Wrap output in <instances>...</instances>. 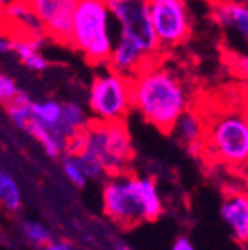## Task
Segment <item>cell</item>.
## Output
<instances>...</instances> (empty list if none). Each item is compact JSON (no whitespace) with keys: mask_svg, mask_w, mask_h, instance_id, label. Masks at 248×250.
I'll return each mask as SVG.
<instances>
[{"mask_svg":"<svg viewBox=\"0 0 248 250\" xmlns=\"http://www.w3.org/2000/svg\"><path fill=\"white\" fill-rule=\"evenodd\" d=\"M132 108L163 132H170L175 120L189 108V92L170 66L160 58L144 64L130 77Z\"/></svg>","mask_w":248,"mask_h":250,"instance_id":"1","label":"cell"},{"mask_svg":"<svg viewBox=\"0 0 248 250\" xmlns=\"http://www.w3.org/2000/svg\"><path fill=\"white\" fill-rule=\"evenodd\" d=\"M202 155L226 168L248 170V109L224 108L203 115Z\"/></svg>","mask_w":248,"mask_h":250,"instance_id":"2","label":"cell"},{"mask_svg":"<svg viewBox=\"0 0 248 250\" xmlns=\"http://www.w3.org/2000/svg\"><path fill=\"white\" fill-rule=\"evenodd\" d=\"M111 21L106 0H78L68 45L80 52L92 66H108L115 43Z\"/></svg>","mask_w":248,"mask_h":250,"instance_id":"3","label":"cell"},{"mask_svg":"<svg viewBox=\"0 0 248 250\" xmlns=\"http://www.w3.org/2000/svg\"><path fill=\"white\" fill-rule=\"evenodd\" d=\"M85 134L87 145L83 151L99 158L106 174H124L132 158L130 136L125 122H89Z\"/></svg>","mask_w":248,"mask_h":250,"instance_id":"4","label":"cell"},{"mask_svg":"<svg viewBox=\"0 0 248 250\" xmlns=\"http://www.w3.org/2000/svg\"><path fill=\"white\" fill-rule=\"evenodd\" d=\"M90 115L99 122H124L132 109L130 78L104 66L89 87Z\"/></svg>","mask_w":248,"mask_h":250,"instance_id":"5","label":"cell"},{"mask_svg":"<svg viewBox=\"0 0 248 250\" xmlns=\"http://www.w3.org/2000/svg\"><path fill=\"white\" fill-rule=\"evenodd\" d=\"M106 5L118 26V35L132 40L149 58L163 54L153 30L147 0H106Z\"/></svg>","mask_w":248,"mask_h":250,"instance_id":"6","label":"cell"},{"mask_svg":"<svg viewBox=\"0 0 248 250\" xmlns=\"http://www.w3.org/2000/svg\"><path fill=\"white\" fill-rule=\"evenodd\" d=\"M151 24L162 52L183 45L193 31V16L186 0H147Z\"/></svg>","mask_w":248,"mask_h":250,"instance_id":"7","label":"cell"},{"mask_svg":"<svg viewBox=\"0 0 248 250\" xmlns=\"http://www.w3.org/2000/svg\"><path fill=\"white\" fill-rule=\"evenodd\" d=\"M103 205L106 215L120 228H132L141 221H146L139 177L127 176L125 172L113 176L106 183L103 189Z\"/></svg>","mask_w":248,"mask_h":250,"instance_id":"8","label":"cell"},{"mask_svg":"<svg viewBox=\"0 0 248 250\" xmlns=\"http://www.w3.org/2000/svg\"><path fill=\"white\" fill-rule=\"evenodd\" d=\"M45 37L58 43L70 42L71 24L78 0H28Z\"/></svg>","mask_w":248,"mask_h":250,"instance_id":"9","label":"cell"},{"mask_svg":"<svg viewBox=\"0 0 248 250\" xmlns=\"http://www.w3.org/2000/svg\"><path fill=\"white\" fill-rule=\"evenodd\" d=\"M210 16L217 23V26L248 45V2L212 0Z\"/></svg>","mask_w":248,"mask_h":250,"instance_id":"10","label":"cell"},{"mask_svg":"<svg viewBox=\"0 0 248 250\" xmlns=\"http://www.w3.org/2000/svg\"><path fill=\"white\" fill-rule=\"evenodd\" d=\"M156 58H149L146 52L137 47L132 40L125 39V37L118 35L115 37V43H113L111 54L108 59V68L113 71H118L120 75L125 77H134L144 64L153 61Z\"/></svg>","mask_w":248,"mask_h":250,"instance_id":"11","label":"cell"},{"mask_svg":"<svg viewBox=\"0 0 248 250\" xmlns=\"http://www.w3.org/2000/svg\"><path fill=\"white\" fill-rule=\"evenodd\" d=\"M221 215L238 242H248V195L234 191L227 195L221 207Z\"/></svg>","mask_w":248,"mask_h":250,"instance_id":"12","label":"cell"},{"mask_svg":"<svg viewBox=\"0 0 248 250\" xmlns=\"http://www.w3.org/2000/svg\"><path fill=\"white\" fill-rule=\"evenodd\" d=\"M12 51L18 54L24 66L33 71H45L49 66L45 56L40 52L43 39H11Z\"/></svg>","mask_w":248,"mask_h":250,"instance_id":"13","label":"cell"},{"mask_svg":"<svg viewBox=\"0 0 248 250\" xmlns=\"http://www.w3.org/2000/svg\"><path fill=\"white\" fill-rule=\"evenodd\" d=\"M89 122H90L89 117H87L85 109H83V106L80 103H75V101L62 103V113L58 127L59 139L64 143L75 132L85 129L87 125H89Z\"/></svg>","mask_w":248,"mask_h":250,"instance_id":"14","label":"cell"},{"mask_svg":"<svg viewBox=\"0 0 248 250\" xmlns=\"http://www.w3.org/2000/svg\"><path fill=\"white\" fill-rule=\"evenodd\" d=\"M170 132H174L184 145L200 143L203 136V115L194 108H187L181 117L175 120Z\"/></svg>","mask_w":248,"mask_h":250,"instance_id":"15","label":"cell"},{"mask_svg":"<svg viewBox=\"0 0 248 250\" xmlns=\"http://www.w3.org/2000/svg\"><path fill=\"white\" fill-rule=\"evenodd\" d=\"M61 113H62V103L59 101H54V99H49V101H42V103L31 101V118L37 120L39 124H42L43 127H47L58 139H59L58 127H59V120H61Z\"/></svg>","mask_w":248,"mask_h":250,"instance_id":"16","label":"cell"},{"mask_svg":"<svg viewBox=\"0 0 248 250\" xmlns=\"http://www.w3.org/2000/svg\"><path fill=\"white\" fill-rule=\"evenodd\" d=\"M139 188H141V200L144 205V214L146 221H155L162 214V198L158 195L156 184L149 177H139Z\"/></svg>","mask_w":248,"mask_h":250,"instance_id":"17","label":"cell"},{"mask_svg":"<svg viewBox=\"0 0 248 250\" xmlns=\"http://www.w3.org/2000/svg\"><path fill=\"white\" fill-rule=\"evenodd\" d=\"M24 130H26L28 134H31V136L39 141L40 145L43 146V149H45L49 156L61 155L62 146H64V145H62L61 141H59L58 137H56L54 134L51 132V130L47 129V127H43L42 124H39L37 120H33V118H31V120L28 122L26 127H24Z\"/></svg>","mask_w":248,"mask_h":250,"instance_id":"18","label":"cell"},{"mask_svg":"<svg viewBox=\"0 0 248 250\" xmlns=\"http://www.w3.org/2000/svg\"><path fill=\"white\" fill-rule=\"evenodd\" d=\"M7 113L11 117V120L14 122L20 129L24 130V127L28 125V122L31 120V101L24 92H18L11 101L5 104Z\"/></svg>","mask_w":248,"mask_h":250,"instance_id":"19","label":"cell"},{"mask_svg":"<svg viewBox=\"0 0 248 250\" xmlns=\"http://www.w3.org/2000/svg\"><path fill=\"white\" fill-rule=\"evenodd\" d=\"M0 203L4 205L5 210L16 212L21 207V191L20 186L16 184L9 174L0 172Z\"/></svg>","mask_w":248,"mask_h":250,"instance_id":"20","label":"cell"},{"mask_svg":"<svg viewBox=\"0 0 248 250\" xmlns=\"http://www.w3.org/2000/svg\"><path fill=\"white\" fill-rule=\"evenodd\" d=\"M23 233L26 236L28 242H31L33 245L45 247L51 242V231L47 229L43 224L35 223V221H24L23 223Z\"/></svg>","mask_w":248,"mask_h":250,"instance_id":"21","label":"cell"},{"mask_svg":"<svg viewBox=\"0 0 248 250\" xmlns=\"http://www.w3.org/2000/svg\"><path fill=\"white\" fill-rule=\"evenodd\" d=\"M75 156H77L78 164H80L82 170H83L87 179H99V177H103L106 174L104 167H103V164L99 162V158H96L92 153L82 151Z\"/></svg>","mask_w":248,"mask_h":250,"instance_id":"22","label":"cell"},{"mask_svg":"<svg viewBox=\"0 0 248 250\" xmlns=\"http://www.w3.org/2000/svg\"><path fill=\"white\" fill-rule=\"evenodd\" d=\"M62 170H64L66 177H68L75 186H78V188L85 186L87 177H85V174H83V170H82L80 164H78L75 155H66L64 158H62Z\"/></svg>","mask_w":248,"mask_h":250,"instance_id":"23","label":"cell"},{"mask_svg":"<svg viewBox=\"0 0 248 250\" xmlns=\"http://www.w3.org/2000/svg\"><path fill=\"white\" fill-rule=\"evenodd\" d=\"M18 92H20V89H18L14 80L7 75L0 73V103L7 104Z\"/></svg>","mask_w":248,"mask_h":250,"instance_id":"24","label":"cell"},{"mask_svg":"<svg viewBox=\"0 0 248 250\" xmlns=\"http://www.w3.org/2000/svg\"><path fill=\"white\" fill-rule=\"evenodd\" d=\"M231 66H233L234 73L245 82L248 87V54H231Z\"/></svg>","mask_w":248,"mask_h":250,"instance_id":"25","label":"cell"},{"mask_svg":"<svg viewBox=\"0 0 248 250\" xmlns=\"http://www.w3.org/2000/svg\"><path fill=\"white\" fill-rule=\"evenodd\" d=\"M172 250H194V247L189 240L181 236V238L175 240V243L172 245Z\"/></svg>","mask_w":248,"mask_h":250,"instance_id":"26","label":"cell"},{"mask_svg":"<svg viewBox=\"0 0 248 250\" xmlns=\"http://www.w3.org/2000/svg\"><path fill=\"white\" fill-rule=\"evenodd\" d=\"M43 250H73V247L66 242H52L51 240V242L43 247Z\"/></svg>","mask_w":248,"mask_h":250,"instance_id":"27","label":"cell"},{"mask_svg":"<svg viewBox=\"0 0 248 250\" xmlns=\"http://www.w3.org/2000/svg\"><path fill=\"white\" fill-rule=\"evenodd\" d=\"M115 250H130L128 247H125V245H117V249Z\"/></svg>","mask_w":248,"mask_h":250,"instance_id":"28","label":"cell"}]
</instances>
